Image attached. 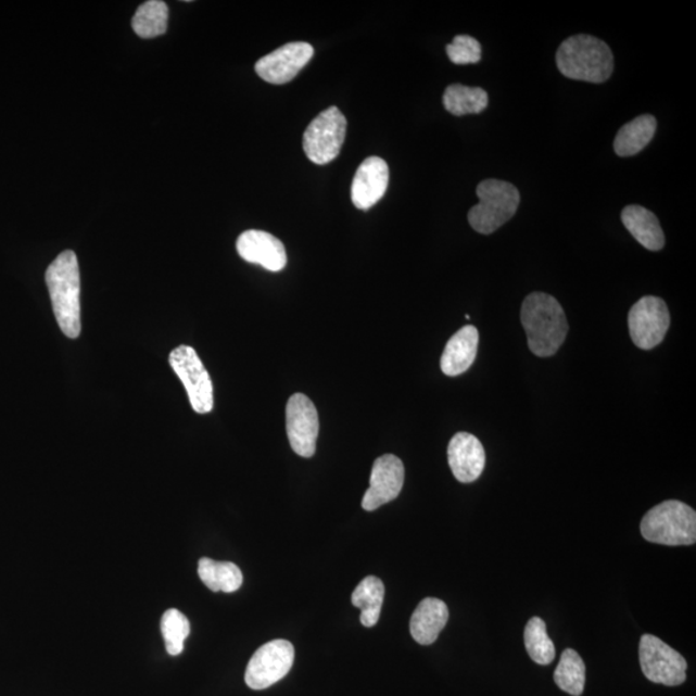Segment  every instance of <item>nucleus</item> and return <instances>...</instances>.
I'll list each match as a JSON object with an SVG mask.
<instances>
[{"mask_svg": "<svg viewBox=\"0 0 696 696\" xmlns=\"http://www.w3.org/2000/svg\"><path fill=\"white\" fill-rule=\"evenodd\" d=\"M622 223L641 245L651 252L663 250L666 239L659 219L641 205H629L622 212Z\"/></svg>", "mask_w": 696, "mask_h": 696, "instance_id": "19", "label": "nucleus"}, {"mask_svg": "<svg viewBox=\"0 0 696 696\" xmlns=\"http://www.w3.org/2000/svg\"><path fill=\"white\" fill-rule=\"evenodd\" d=\"M450 619V610L444 602L435 597L422 599L410 619V635L420 645L435 643Z\"/></svg>", "mask_w": 696, "mask_h": 696, "instance_id": "18", "label": "nucleus"}, {"mask_svg": "<svg viewBox=\"0 0 696 696\" xmlns=\"http://www.w3.org/2000/svg\"><path fill=\"white\" fill-rule=\"evenodd\" d=\"M479 330L473 326H466L447 341L443 356H441V370L447 377L464 375L471 368L478 355Z\"/></svg>", "mask_w": 696, "mask_h": 696, "instance_id": "17", "label": "nucleus"}, {"mask_svg": "<svg viewBox=\"0 0 696 696\" xmlns=\"http://www.w3.org/2000/svg\"><path fill=\"white\" fill-rule=\"evenodd\" d=\"M556 64L569 79L604 83L615 71V56L605 41L581 34L562 41L556 53Z\"/></svg>", "mask_w": 696, "mask_h": 696, "instance_id": "3", "label": "nucleus"}, {"mask_svg": "<svg viewBox=\"0 0 696 696\" xmlns=\"http://www.w3.org/2000/svg\"><path fill=\"white\" fill-rule=\"evenodd\" d=\"M384 598V585L381 579L369 575L354 591L351 603L362 610V624L364 627H375L381 617L382 604Z\"/></svg>", "mask_w": 696, "mask_h": 696, "instance_id": "22", "label": "nucleus"}, {"mask_svg": "<svg viewBox=\"0 0 696 696\" xmlns=\"http://www.w3.org/2000/svg\"><path fill=\"white\" fill-rule=\"evenodd\" d=\"M293 663V645L287 640H274L253 654L245 671L246 685L253 691H265L284 679Z\"/></svg>", "mask_w": 696, "mask_h": 696, "instance_id": "9", "label": "nucleus"}, {"mask_svg": "<svg viewBox=\"0 0 696 696\" xmlns=\"http://www.w3.org/2000/svg\"><path fill=\"white\" fill-rule=\"evenodd\" d=\"M198 574L202 582L213 592L232 594L243 584V573L232 562H219L212 558H200Z\"/></svg>", "mask_w": 696, "mask_h": 696, "instance_id": "21", "label": "nucleus"}, {"mask_svg": "<svg viewBox=\"0 0 696 696\" xmlns=\"http://www.w3.org/2000/svg\"><path fill=\"white\" fill-rule=\"evenodd\" d=\"M670 324L671 316L667 303L654 295H645L630 309L631 339L641 350H653L659 346L670 329Z\"/></svg>", "mask_w": 696, "mask_h": 696, "instance_id": "10", "label": "nucleus"}, {"mask_svg": "<svg viewBox=\"0 0 696 696\" xmlns=\"http://www.w3.org/2000/svg\"><path fill=\"white\" fill-rule=\"evenodd\" d=\"M446 53L453 64H478L481 60V45L470 36H457L446 46Z\"/></svg>", "mask_w": 696, "mask_h": 696, "instance_id": "28", "label": "nucleus"}, {"mask_svg": "<svg viewBox=\"0 0 696 696\" xmlns=\"http://www.w3.org/2000/svg\"><path fill=\"white\" fill-rule=\"evenodd\" d=\"M447 460L454 478L464 484H470L484 471L485 450L477 436L468 432H458L447 446Z\"/></svg>", "mask_w": 696, "mask_h": 696, "instance_id": "16", "label": "nucleus"}, {"mask_svg": "<svg viewBox=\"0 0 696 696\" xmlns=\"http://www.w3.org/2000/svg\"><path fill=\"white\" fill-rule=\"evenodd\" d=\"M390 169L382 157H367L357 168L353 185H351V200L357 210L368 211L383 198L388 191Z\"/></svg>", "mask_w": 696, "mask_h": 696, "instance_id": "14", "label": "nucleus"}, {"mask_svg": "<svg viewBox=\"0 0 696 696\" xmlns=\"http://www.w3.org/2000/svg\"><path fill=\"white\" fill-rule=\"evenodd\" d=\"M314 56V48L305 41L288 43L262 58L256 64L260 78L271 85H286L305 67Z\"/></svg>", "mask_w": 696, "mask_h": 696, "instance_id": "12", "label": "nucleus"}, {"mask_svg": "<svg viewBox=\"0 0 696 696\" xmlns=\"http://www.w3.org/2000/svg\"><path fill=\"white\" fill-rule=\"evenodd\" d=\"M638 656L645 678L654 684L679 686L686 681V659L665 641L644 635L640 641Z\"/></svg>", "mask_w": 696, "mask_h": 696, "instance_id": "7", "label": "nucleus"}, {"mask_svg": "<svg viewBox=\"0 0 696 696\" xmlns=\"http://www.w3.org/2000/svg\"><path fill=\"white\" fill-rule=\"evenodd\" d=\"M657 130V119L653 115H641L638 118L624 124L619 129L615 141V150L619 156H633L643 151L653 140Z\"/></svg>", "mask_w": 696, "mask_h": 696, "instance_id": "20", "label": "nucleus"}, {"mask_svg": "<svg viewBox=\"0 0 696 696\" xmlns=\"http://www.w3.org/2000/svg\"><path fill=\"white\" fill-rule=\"evenodd\" d=\"M169 364L181 379L190 404L199 415H206L213 409V383L197 351L190 346H178L169 355Z\"/></svg>", "mask_w": 696, "mask_h": 696, "instance_id": "8", "label": "nucleus"}, {"mask_svg": "<svg viewBox=\"0 0 696 696\" xmlns=\"http://www.w3.org/2000/svg\"><path fill=\"white\" fill-rule=\"evenodd\" d=\"M162 633L165 647L172 657H177L184 651L186 638L189 637L191 627L189 619L177 609H169L162 618Z\"/></svg>", "mask_w": 696, "mask_h": 696, "instance_id": "27", "label": "nucleus"}, {"mask_svg": "<svg viewBox=\"0 0 696 696\" xmlns=\"http://www.w3.org/2000/svg\"><path fill=\"white\" fill-rule=\"evenodd\" d=\"M54 318L67 339H78L80 320V273L77 254L65 251L52 262L46 271Z\"/></svg>", "mask_w": 696, "mask_h": 696, "instance_id": "2", "label": "nucleus"}, {"mask_svg": "<svg viewBox=\"0 0 696 696\" xmlns=\"http://www.w3.org/2000/svg\"><path fill=\"white\" fill-rule=\"evenodd\" d=\"M521 322L530 351L540 357L554 356L569 332L564 308L547 293L534 292L523 300Z\"/></svg>", "mask_w": 696, "mask_h": 696, "instance_id": "1", "label": "nucleus"}, {"mask_svg": "<svg viewBox=\"0 0 696 696\" xmlns=\"http://www.w3.org/2000/svg\"><path fill=\"white\" fill-rule=\"evenodd\" d=\"M239 256L250 264L260 265L271 273H279L287 266L284 244L266 231L248 230L237 241Z\"/></svg>", "mask_w": 696, "mask_h": 696, "instance_id": "15", "label": "nucleus"}, {"mask_svg": "<svg viewBox=\"0 0 696 696\" xmlns=\"http://www.w3.org/2000/svg\"><path fill=\"white\" fill-rule=\"evenodd\" d=\"M480 203L468 212L472 229L484 236L497 231L516 215L520 204V192L512 184L501 179H485L477 189Z\"/></svg>", "mask_w": 696, "mask_h": 696, "instance_id": "5", "label": "nucleus"}, {"mask_svg": "<svg viewBox=\"0 0 696 696\" xmlns=\"http://www.w3.org/2000/svg\"><path fill=\"white\" fill-rule=\"evenodd\" d=\"M287 432L295 454L312 458L319 436V415L314 403L306 395L294 394L287 404Z\"/></svg>", "mask_w": 696, "mask_h": 696, "instance_id": "11", "label": "nucleus"}, {"mask_svg": "<svg viewBox=\"0 0 696 696\" xmlns=\"http://www.w3.org/2000/svg\"><path fill=\"white\" fill-rule=\"evenodd\" d=\"M347 121L339 107L324 110L303 135V150L309 161L324 165L340 155L346 139Z\"/></svg>", "mask_w": 696, "mask_h": 696, "instance_id": "6", "label": "nucleus"}, {"mask_svg": "<svg viewBox=\"0 0 696 696\" xmlns=\"http://www.w3.org/2000/svg\"><path fill=\"white\" fill-rule=\"evenodd\" d=\"M443 103L446 112L456 116L480 114L488 107L489 96L480 87L452 85L445 89Z\"/></svg>", "mask_w": 696, "mask_h": 696, "instance_id": "23", "label": "nucleus"}, {"mask_svg": "<svg viewBox=\"0 0 696 696\" xmlns=\"http://www.w3.org/2000/svg\"><path fill=\"white\" fill-rule=\"evenodd\" d=\"M404 479L403 461L394 454H384L376 459L371 468L370 486L362 503L365 511H376L385 503L396 499L402 492Z\"/></svg>", "mask_w": 696, "mask_h": 696, "instance_id": "13", "label": "nucleus"}, {"mask_svg": "<svg viewBox=\"0 0 696 696\" xmlns=\"http://www.w3.org/2000/svg\"><path fill=\"white\" fill-rule=\"evenodd\" d=\"M641 534L663 546H692L696 542L695 509L680 501L660 503L644 516Z\"/></svg>", "mask_w": 696, "mask_h": 696, "instance_id": "4", "label": "nucleus"}, {"mask_svg": "<svg viewBox=\"0 0 696 696\" xmlns=\"http://www.w3.org/2000/svg\"><path fill=\"white\" fill-rule=\"evenodd\" d=\"M554 679L562 692L581 696L585 685V665L582 657L573 649L565 650Z\"/></svg>", "mask_w": 696, "mask_h": 696, "instance_id": "25", "label": "nucleus"}, {"mask_svg": "<svg viewBox=\"0 0 696 696\" xmlns=\"http://www.w3.org/2000/svg\"><path fill=\"white\" fill-rule=\"evenodd\" d=\"M169 10L163 0H148L137 9L132 27L137 36L143 39L163 36L168 27Z\"/></svg>", "mask_w": 696, "mask_h": 696, "instance_id": "24", "label": "nucleus"}, {"mask_svg": "<svg viewBox=\"0 0 696 696\" xmlns=\"http://www.w3.org/2000/svg\"><path fill=\"white\" fill-rule=\"evenodd\" d=\"M523 643H526L529 657L536 665L548 666L553 663L556 657L555 645L547 633V625L544 620L534 617L529 620L526 632H523Z\"/></svg>", "mask_w": 696, "mask_h": 696, "instance_id": "26", "label": "nucleus"}]
</instances>
